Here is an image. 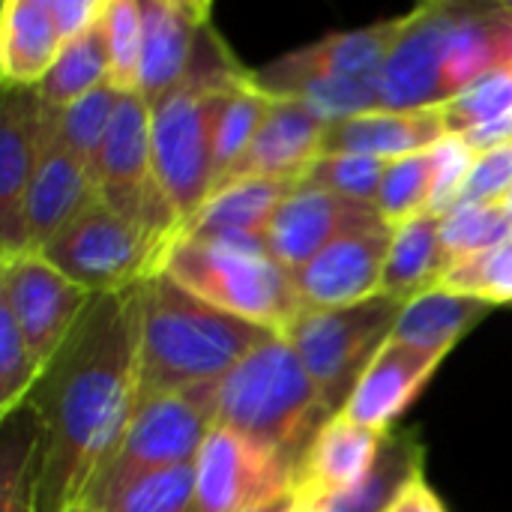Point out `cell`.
<instances>
[{
  "instance_id": "obj_33",
  "label": "cell",
  "mask_w": 512,
  "mask_h": 512,
  "mask_svg": "<svg viewBox=\"0 0 512 512\" xmlns=\"http://www.w3.org/2000/svg\"><path fill=\"white\" fill-rule=\"evenodd\" d=\"M441 291L483 300L489 306L512 303V240L480 255H468L441 276Z\"/></svg>"
},
{
  "instance_id": "obj_34",
  "label": "cell",
  "mask_w": 512,
  "mask_h": 512,
  "mask_svg": "<svg viewBox=\"0 0 512 512\" xmlns=\"http://www.w3.org/2000/svg\"><path fill=\"white\" fill-rule=\"evenodd\" d=\"M102 512H198L195 462L135 480Z\"/></svg>"
},
{
  "instance_id": "obj_39",
  "label": "cell",
  "mask_w": 512,
  "mask_h": 512,
  "mask_svg": "<svg viewBox=\"0 0 512 512\" xmlns=\"http://www.w3.org/2000/svg\"><path fill=\"white\" fill-rule=\"evenodd\" d=\"M432 153H435V195H432L429 213L447 216L456 207V201L477 165V153L459 135H447L444 141H438L432 147Z\"/></svg>"
},
{
  "instance_id": "obj_26",
  "label": "cell",
  "mask_w": 512,
  "mask_h": 512,
  "mask_svg": "<svg viewBox=\"0 0 512 512\" xmlns=\"http://www.w3.org/2000/svg\"><path fill=\"white\" fill-rule=\"evenodd\" d=\"M423 444L417 432H387L372 471L345 495L330 498L327 512H390L411 480L423 474Z\"/></svg>"
},
{
  "instance_id": "obj_1",
  "label": "cell",
  "mask_w": 512,
  "mask_h": 512,
  "mask_svg": "<svg viewBox=\"0 0 512 512\" xmlns=\"http://www.w3.org/2000/svg\"><path fill=\"white\" fill-rule=\"evenodd\" d=\"M141 285L93 294L78 327L30 393L42 423L39 512L78 504L138 405Z\"/></svg>"
},
{
  "instance_id": "obj_8",
  "label": "cell",
  "mask_w": 512,
  "mask_h": 512,
  "mask_svg": "<svg viewBox=\"0 0 512 512\" xmlns=\"http://www.w3.org/2000/svg\"><path fill=\"white\" fill-rule=\"evenodd\" d=\"M39 255L90 294L135 288L162 261L159 249L99 195Z\"/></svg>"
},
{
  "instance_id": "obj_20",
  "label": "cell",
  "mask_w": 512,
  "mask_h": 512,
  "mask_svg": "<svg viewBox=\"0 0 512 512\" xmlns=\"http://www.w3.org/2000/svg\"><path fill=\"white\" fill-rule=\"evenodd\" d=\"M297 183L288 180H234L210 195V201L198 210V216L186 225L180 237L231 246L243 252H267V234L276 207Z\"/></svg>"
},
{
  "instance_id": "obj_28",
  "label": "cell",
  "mask_w": 512,
  "mask_h": 512,
  "mask_svg": "<svg viewBox=\"0 0 512 512\" xmlns=\"http://www.w3.org/2000/svg\"><path fill=\"white\" fill-rule=\"evenodd\" d=\"M108 75H111V57H108V30L102 15L96 27H90L84 36L60 48V57L54 60L51 72L42 78L36 93L42 105L60 111L84 99L96 87L108 84Z\"/></svg>"
},
{
  "instance_id": "obj_12",
  "label": "cell",
  "mask_w": 512,
  "mask_h": 512,
  "mask_svg": "<svg viewBox=\"0 0 512 512\" xmlns=\"http://www.w3.org/2000/svg\"><path fill=\"white\" fill-rule=\"evenodd\" d=\"M408 15L378 21L363 30L330 33L315 45L297 48L264 69L252 72V81L270 96H294L303 84L321 78H357L378 81L387 57L393 54Z\"/></svg>"
},
{
  "instance_id": "obj_6",
  "label": "cell",
  "mask_w": 512,
  "mask_h": 512,
  "mask_svg": "<svg viewBox=\"0 0 512 512\" xmlns=\"http://www.w3.org/2000/svg\"><path fill=\"white\" fill-rule=\"evenodd\" d=\"M216 384L141 399L120 444L93 474L81 501L102 512L135 480L192 465L216 429Z\"/></svg>"
},
{
  "instance_id": "obj_36",
  "label": "cell",
  "mask_w": 512,
  "mask_h": 512,
  "mask_svg": "<svg viewBox=\"0 0 512 512\" xmlns=\"http://www.w3.org/2000/svg\"><path fill=\"white\" fill-rule=\"evenodd\" d=\"M512 114V72L492 69L474 81L465 93L441 105V117L450 135H465L477 126H486L498 117Z\"/></svg>"
},
{
  "instance_id": "obj_48",
  "label": "cell",
  "mask_w": 512,
  "mask_h": 512,
  "mask_svg": "<svg viewBox=\"0 0 512 512\" xmlns=\"http://www.w3.org/2000/svg\"><path fill=\"white\" fill-rule=\"evenodd\" d=\"M501 9H504V12H507V15H510V18H512V0H507V3H501Z\"/></svg>"
},
{
  "instance_id": "obj_29",
  "label": "cell",
  "mask_w": 512,
  "mask_h": 512,
  "mask_svg": "<svg viewBox=\"0 0 512 512\" xmlns=\"http://www.w3.org/2000/svg\"><path fill=\"white\" fill-rule=\"evenodd\" d=\"M120 96L123 93L117 87L102 84L93 93H87L84 99H78L69 108L57 111L54 141H57V147L72 153L87 168L90 180H93L99 150L105 144V135H108V126H111V117H114V108H117Z\"/></svg>"
},
{
  "instance_id": "obj_7",
  "label": "cell",
  "mask_w": 512,
  "mask_h": 512,
  "mask_svg": "<svg viewBox=\"0 0 512 512\" xmlns=\"http://www.w3.org/2000/svg\"><path fill=\"white\" fill-rule=\"evenodd\" d=\"M402 306L378 294L345 309H303L285 333L333 417L345 411L363 372L393 339Z\"/></svg>"
},
{
  "instance_id": "obj_41",
  "label": "cell",
  "mask_w": 512,
  "mask_h": 512,
  "mask_svg": "<svg viewBox=\"0 0 512 512\" xmlns=\"http://www.w3.org/2000/svg\"><path fill=\"white\" fill-rule=\"evenodd\" d=\"M48 6L60 33V42L69 45L102 21L108 0H48Z\"/></svg>"
},
{
  "instance_id": "obj_38",
  "label": "cell",
  "mask_w": 512,
  "mask_h": 512,
  "mask_svg": "<svg viewBox=\"0 0 512 512\" xmlns=\"http://www.w3.org/2000/svg\"><path fill=\"white\" fill-rule=\"evenodd\" d=\"M42 375L45 366L27 348L15 318L0 306V414L9 417L27 405Z\"/></svg>"
},
{
  "instance_id": "obj_2",
  "label": "cell",
  "mask_w": 512,
  "mask_h": 512,
  "mask_svg": "<svg viewBox=\"0 0 512 512\" xmlns=\"http://www.w3.org/2000/svg\"><path fill=\"white\" fill-rule=\"evenodd\" d=\"M270 336L156 270L141 282L138 402L216 384Z\"/></svg>"
},
{
  "instance_id": "obj_45",
  "label": "cell",
  "mask_w": 512,
  "mask_h": 512,
  "mask_svg": "<svg viewBox=\"0 0 512 512\" xmlns=\"http://www.w3.org/2000/svg\"><path fill=\"white\" fill-rule=\"evenodd\" d=\"M66 512H99V510H93L90 504H84V501H78V504H72V507H69V510H66Z\"/></svg>"
},
{
  "instance_id": "obj_17",
  "label": "cell",
  "mask_w": 512,
  "mask_h": 512,
  "mask_svg": "<svg viewBox=\"0 0 512 512\" xmlns=\"http://www.w3.org/2000/svg\"><path fill=\"white\" fill-rule=\"evenodd\" d=\"M54 120H57V108L45 105L42 156L24 201V246L27 252L36 255L96 198V186L87 168L72 153L57 147Z\"/></svg>"
},
{
  "instance_id": "obj_24",
  "label": "cell",
  "mask_w": 512,
  "mask_h": 512,
  "mask_svg": "<svg viewBox=\"0 0 512 512\" xmlns=\"http://www.w3.org/2000/svg\"><path fill=\"white\" fill-rule=\"evenodd\" d=\"M447 270H450V258L441 240V216L423 213L393 228L381 294L399 303H411L420 294L435 291Z\"/></svg>"
},
{
  "instance_id": "obj_4",
  "label": "cell",
  "mask_w": 512,
  "mask_h": 512,
  "mask_svg": "<svg viewBox=\"0 0 512 512\" xmlns=\"http://www.w3.org/2000/svg\"><path fill=\"white\" fill-rule=\"evenodd\" d=\"M330 417L294 345L279 333L216 384V426L279 450L297 474Z\"/></svg>"
},
{
  "instance_id": "obj_47",
  "label": "cell",
  "mask_w": 512,
  "mask_h": 512,
  "mask_svg": "<svg viewBox=\"0 0 512 512\" xmlns=\"http://www.w3.org/2000/svg\"><path fill=\"white\" fill-rule=\"evenodd\" d=\"M504 69H510L512 72V36H510V45H507V63H504Z\"/></svg>"
},
{
  "instance_id": "obj_25",
  "label": "cell",
  "mask_w": 512,
  "mask_h": 512,
  "mask_svg": "<svg viewBox=\"0 0 512 512\" xmlns=\"http://www.w3.org/2000/svg\"><path fill=\"white\" fill-rule=\"evenodd\" d=\"M489 312L492 306L483 300L435 288L402 306L393 339L447 357L462 342V336L471 333Z\"/></svg>"
},
{
  "instance_id": "obj_13",
  "label": "cell",
  "mask_w": 512,
  "mask_h": 512,
  "mask_svg": "<svg viewBox=\"0 0 512 512\" xmlns=\"http://www.w3.org/2000/svg\"><path fill=\"white\" fill-rule=\"evenodd\" d=\"M375 204L351 201L333 192L294 186L273 213L267 252L288 273H297L336 240L381 225Z\"/></svg>"
},
{
  "instance_id": "obj_18",
  "label": "cell",
  "mask_w": 512,
  "mask_h": 512,
  "mask_svg": "<svg viewBox=\"0 0 512 512\" xmlns=\"http://www.w3.org/2000/svg\"><path fill=\"white\" fill-rule=\"evenodd\" d=\"M441 363L444 354H432L390 339L363 372L342 414L363 429L387 435Z\"/></svg>"
},
{
  "instance_id": "obj_31",
  "label": "cell",
  "mask_w": 512,
  "mask_h": 512,
  "mask_svg": "<svg viewBox=\"0 0 512 512\" xmlns=\"http://www.w3.org/2000/svg\"><path fill=\"white\" fill-rule=\"evenodd\" d=\"M270 102H273V96L264 93L252 81V72L228 99L222 120H219V129H216V183H213V192L228 180L234 165L246 156L249 144L255 141L261 123L270 111Z\"/></svg>"
},
{
  "instance_id": "obj_14",
  "label": "cell",
  "mask_w": 512,
  "mask_h": 512,
  "mask_svg": "<svg viewBox=\"0 0 512 512\" xmlns=\"http://www.w3.org/2000/svg\"><path fill=\"white\" fill-rule=\"evenodd\" d=\"M45 141L36 87H3L0 105V261L24 255V201Z\"/></svg>"
},
{
  "instance_id": "obj_35",
  "label": "cell",
  "mask_w": 512,
  "mask_h": 512,
  "mask_svg": "<svg viewBox=\"0 0 512 512\" xmlns=\"http://www.w3.org/2000/svg\"><path fill=\"white\" fill-rule=\"evenodd\" d=\"M384 174H387V162H381V159L339 153V156H321L297 186L333 192V195L378 207V192H381Z\"/></svg>"
},
{
  "instance_id": "obj_11",
  "label": "cell",
  "mask_w": 512,
  "mask_h": 512,
  "mask_svg": "<svg viewBox=\"0 0 512 512\" xmlns=\"http://www.w3.org/2000/svg\"><path fill=\"white\" fill-rule=\"evenodd\" d=\"M378 90L384 111L441 108L456 99L447 57V3H423L408 12L405 30L387 57Z\"/></svg>"
},
{
  "instance_id": "obj_10",
  "label": "cell",
  "mask_w": 512,
  "mask_h": 512,
  "mask_svg": "<svg viewBox=\"0 0 512 512\" xmlns=\"http://www.w3.org/2000/svg\"><path fill=\"white\" fill-rule=\"evenodd\" d=\"M93 294L66 279L36 252L0 261V306L15 318L27 348L48 369L60 354Z\"/></svg>"
},
{
  "instance_id": "obj_37",
  "label": "cell",
  "mask_w": 512,
  "mask_h": 512,
  "mask_svg": "<svg viewBox=\"0 0 512 512\" xmlns=\"http://www.w3.org/2000/svg\"><path fill=\"white\" fill-rule=\"evenodd\" d=\"M105 30H108V57H111L108 84L117 87L120 93H138L141 42H144L141 3H135V0H108Z\"/></svg>"
},
{
  "instance_id": "obj_42",
  "label": "cell",
  "mask_w": 512,
  "mask_h": 512,
  "mask_svg": "<svg viewBox=\"0 0 512 512\" xmlns=\"http://www.w3.org/2000/svg\"><path fill=\"white\" fill-rule=\"evenodd\" d=\"M390 512H447L441 498L432 492V486L426 483V477L420 474L417 480L408 483V489L396 498V504L390 507Z\"/></svg>"
},
{
  "instance_id": "obj_46",
  "label": "cell",
  "mask_w": 512,
  "mask_h": 512,
  "mask_svg": "<svg viewBox=\"0 0 512 512\" xmlns=\"http://www.w3.org/2000/svg\"><path fill=\"white\" fill-rule=\"evenodd\" d=\"M501 204H504V210H507V213H510V216H512V189H510V192H507V198H504Z\"/></svg>"
},
{
  "instance_id": "obj_15",
  "label": "cell",
  "mask_w": 512,
  "mask_h": 512,
  "mask_svg": "<svg viewBox=\"0 0 512 512\" xmlns=\"http://www.w3.org/2000/svg\"><path fill=\"white\" fill-rule=\"evenodd\" d=\"M393 228L387 222L354 231L333 246H327L318 258L300 267L294 276L297 294L306 309H345L366 303L381 294L384 264L390 255Z\"/></svg>"
},
{
  "instance_id": "obj_3",
  "label": "cell",
  "mask_w": 512,
  "mask_h": 512,
  "mask_svg": "<svg viewBox=\"0 0 512 512\" xmlns=\"http://www.w3.org/2000/svg\"><path fill=\"white\" fill-rule=\"evenodd\" d=\"M246 78L249 72L234 60L216 27L207 24L183 81L150 102L156 180L183 231L213 195L216 129L228 99Z\"/></svg>"
},
{
  "instance_id": "obj_23",
  "label": "cell",
  "mask_w": 512,
  "mask_h": 512,
  "mask_svg": "<svg viewBox=\"0 0 512 512\" xmlns=\"http://www.w3.org/2000/svg\"><path fill=\"white\" fill-rule=\"evenodd\" d=\"M60 33L48 0H6L0 9L3 87H39L60 57Z\"/></svg>"
},
{
  "instance_id": "obj_32",
  "label": "cell",
  "mask_w": 512,
  "mask_h": 512,
  "mask_svg": "<svg viewBox=\"0 0 512 512\" xmlns=\"http://www.w3.org/2000/svg\"><path fill=\"white\" fill-rule=\"evenodd\" d=\"M441 240L450 264L489 252L512 240V216L504 204H465L441 216Z\"/></svg>"
},
{
  "instance_id": "obj_5",
  "label": "cell",
  "mask_w": 512,
  "mask_h": 512,
  "mask_svg": "<svg viewBox=\"0 0 512 512\" xmlns=\"http://www.w3.org/2000/svg\"><path fill=\"white\" fill-rule=\"evenodd\" d=\"M159 270L210 306L279 336H285L306 309L294 276L261 252L177 237L165 249Z\"/></svg>"
},
{
  "instance_id": "obj_44",
  "label": "cell",
  "mask_w": 512,
  "mask_h": 512,
  "mask_svg": "<svg viewBox=\"0 0 512 512\" xmlns=\"http://www.w3.org/2000/svg\"><path fill=\"white\" fill-rule=\"evenodd\" d=\"M291 498H294V495H288V498H282V501H273V504H267V507H258V510H249V512H288V507H291Z\"/></svg>"
},
{
  "instance_id": "obj_27",
  "label": "cell",
  "mask_w": 512,
  "mask_h": 512,
  "mask_svg": "<svg viewBox=\"0 0 512 512\" xmlns=\"http://www.w3.org/2000/svg\"><path fill=\"white\" fill-rule=\"evenodd\" d=\"M42 492V423L33 405L3 417L0 512H39Z\"/></svg>"
},
{
  "instance_id": "obj_30",
  "label": "cell",
  "mask_w": 512,
  "mask_h": 512,
  "mask_svg": "<svg viewBox=\"0 0 512 512\" xmlns=\"http://www.w3.org/2000/svg\"><path fill=\"white\" fill-rule=\"evenodd\" d=\"M435 195V153H414L387 162V174L378 192V213L390 228H399L429 213Z\"/></svg>"
},
{
  "instance_id": "obj_19",
  "label": "cell",
  "mask_w": 512,
  "mask_h": 512,
  "mask_svg": "<svg viewBox=\"0 0 512 512\" xmlns=\"http://www.w3.org/2000/svg\"><path fill=\"white\" fill-rule=\"evenodd\" d=\"M144 42H141V72L138 96L156 102L174 90L195 54L201 30L210 24L207 0H144Z\"/></svg>"
},
{
  "instance_id": "obj_9",
  "label": "cell",
  "mask_w": 512,
  "mask_h": 512,
  "mask_svg": "<svg viewBox=\"0 0 512 512\" xmlns=\"http://www.w3.org/2000/svg\"><path fill=\"white\" fill-rule=\"evenodd\" d=\"M297 468L273 447L216 426L195 459L198 512H249L294 495Z\"/></svg>"
},
{
  "instance_id": "obj_40",
  "label": "cell",
  "mask_w": 512,
  "mask_h": 512,
  "mask_svg": "<svg viewBox=\"0 0 512 512\" xmlns=\"http://www.w3.org/2000/svg\"><path fill=\"white\" fill-rule=\"evenodd\" d=\"M512 189V144L480 153L477 165L456 201V207L465 204H501ZM453 207V210H456Z\"/></svg>"
},
{
  "instance_id": "obj_43",
  "label": "cell",
  "mask_w": 512,
  "mask_h": 512,
  "mask_svg": "<svg viewBox=\"0 0 512 512\" xmlns=\"http://www.w3.org/2000/svg\"><path fill=\"white\" fill-rule=\"evenodd\" d=\"M288 512H327V501H318V498H309V495L294 492Z\"/></svg>"
},
{
  "instance_id": "obj_16",
  "label": "cell",
  "mask_w": 512,
  "mask_h": 512,
  "mask_svg": "<svg viewBox=\"0 0 512 512\" xmlns=\"http://www.w3.org/2000/svg\"><path fill=\"white\" fill-rule=\"evenodd\" d=\"M327 126L330 123L306 102L273 96L255 141L249 144L246 156L234 165L222 186L249 177L300 183L309 174V168L321 159Z\"/></svg>"
},
{
  "instance_id": "obj_22",
  "label": "cell",
  "mask_w": 512,
  "mask_h": 512,
  "mask_svg": "<svg viewBox=\"0 0 512 512\" xmlns=\"http://www.w3.org/2000/svg\"><path fill=\"white\" fill-rule=\"evenodd\" d=\"M384 438L387 435L363 429L345 414L330 417V423L318 432L312 450L300 465L294 492L318 501H330L351 492L372 471Z\"/></svg>"
},
{
  "instance_id": "obj_21",
  "label": "cell",
  "mask_w": 512,
  "mask_h": 512,
  "mask_svg": "<svg viewBox=\"0 0 512 512\" xmlns=\"http://www.w3.org/2000/svg\"><path fill=\"white\" fill-rule=\"evenodd\" d=\"M450 132L444 126L441 108L420 111H375L327 126L321 156H369L393 162L402 156L426 153Z\"/></svg>"
}]
</instances>
